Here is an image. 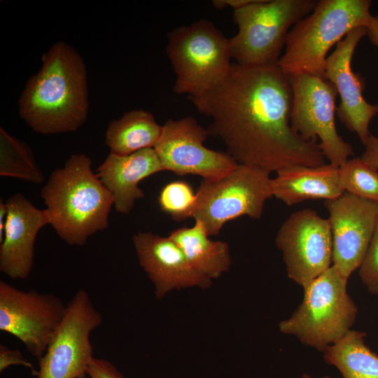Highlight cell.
I'll return each instance as SVG.
<instances>
[{
    "label": "cell",
    "instance_id": "52a82bcc",
    "mask_svg": "<svg viewBox=\"0 0 378 378\" xmlns=\"http://www.w3.org/2000/svg\"><path fill=\"white\" fill-rule=\"evenodd\" d=\"M166 52L176 75L173 90L199 95L227 74L232 62L230 41L212 22L202 19L169 32Z\"/></svg>",
    "mask_w": 378,
    "mask_h": 378
},
{
    "label": "cell",
    "instance_id": "6da1fadb",
    "mask_svg": "<svg viewBox=\"0 0 378 378\" xmlns=\"http://www.w3.org/2000/svg\"><path fill=\"white\" fill-rule=\"evenodd\" d=\"M189 100L211 118L209 135L219 138L238 164L271 173L283 168L325 164L316 142L291 127L292 90L277 64H231L225 76Z\"/></svg>",
    "mask_w": 378,
    "mask_h": 378
},
{
    "label": "cell",
    "instance_id": "30bf717a",
    "mask_svg": "<svg viewBox=\"0 0 378 378\" xmlns=\"http://www.w3.org/2000/svg\"><path fill=\"white\" fill-rule=\"evenodd\" d=\"M102 322L88 293L79 289L66 304L64 317L45 354L36 378H86L93 356L90 334Z\"/></svg>",
    "mask_w": 378,
    "mask_h": 378
},
{
    "label": "cell",
    "instance_id": "1f68e13d",
    "mask_svg": "<svg viewBox=\"0 0 378 378\" xmlns=\"http://www.w3.org/2000/svg\"><path fill=\"white\" fill-rule=\"evenodd\" d=\"M300 378H312V377H310L309 374H304ZM323 378H333V377H331L330 376H325L323 377Z\"/></svg>",
    "mask_w": 378,
    "mask_h": 378
},
{
    "label": "cell",
    "instance_id": "2e32d148",
    "mask_svg": "<svg viewBox=\"0 0 378 378\" xmlns=\"http://www.w3.org/2000/svg\"><path fill=\"white\" fill-rule=\"evenodd\" d=\"M132 241L139 262L155 286L158 298L174 289L211 286V279L197 271L169 237L139 232Z\"/></svg>",
    "mask_w": 378,
    "mask_h": 378
},
{
    "label": "cell",
    "instance_id": "d4e9b609",
    "mask_svg": "<svg viewBox=\"0 0 378 378\" xmlns=\"http://www.w3.org/2000/svg\"><path fill=\"white\" fill-rule=\"evenodd\" d=\"M196 200V192H194L189 183L183 181L167 184L161 190L158 197L160 209L176 221L191 217Z\"/></svg>",
    "mask_w": 378,
    "mask_h": 378
},
{
    "label": "cell",
    "instance_id": "8fae6325",
    "mask_svg": "<svg viewBox=\"0 0 378 378\" xmlns=\"http://www.w3.org/2000/svg\"><path fill=\"white\" fill-rule=\"evenodd\" d=\"M66 307L55 295L20 290L0 281V330L17 337L37 359L47 350Z\"/></svg>",
    "mask_w": 378,
    "mask_h": 378
},
{
    "label": "cell",
    "instance_id": "8992f818",
    "mask_svg": "<svg viewBox=\"0 0 378 378\" xmlns=\"http://www.w3.org/2000/svg\"><path fill=\"white\" fill-rule=\"evenodd\" d=\"M314 0H256L234 10L237 33L229 38L231 57L242 65L277 64L290 29L315 7Z\"/></svg>",
    "mask_w": 378,
    "mask_h": 378
},
{
    "label": "cell",
    "instance_id": "7402d4cb",
    "mask_svg": "<svg viewBox=\"0 0 378 378\" xmlns=\"http://www.w3.org/2000/svg\"><path fill=\"white\" fill-rule=\"evenodd\" d=\"M365 336L364 332L350 330L323 352V359L343 378H378V356L365 344Z\"/></svg>",
    "mask_w": 378,
    "mask_h": 378
},
{
    "label": "cell",
    "instance_id": "4dcf8cb0",
    "mask_svg": "<svg viewBox=\"0 0 378 378\" xmlns=\"http://www.w3.org/2000/svg\"><path fill=\"white\" fill-rule=\"evenodd\" d=\"M7 215L6 203L0 202V242L3 240L4 227Z\"/></svg>",
    "mask_w": 378,
    "mask_h": 378
},
{
    "label": "cell",
    "instance_id": "d6a6232c",
    "mask_svg": "<svg viewBox=\"0 0 378 378\" xmlns=\"http://www.w3.org/2000/svg\"><path fill=\"white\" fill-rule=\"evenodd\" d=\"M86 378H90V377H89L88 376Z\"/></svg>",
    "mask_w": 378,
    "mask_h": 378
},
{
    "label": "cell",
    "instance_id": "7a4b0ae2",
    "mask_svg": "<svg viewBox=\"0 0 378 378\" xmlns=\"http://www.w3.org/2000/svg\"><path fill=\"white\" fill-rule=\"evenodd\" d=\"M41 62L20 97V116L41 134L76 131L86 121L89 110L84 61L74 48L58 41L43 53Z\"/></svg>",
    "mask_w": 378,
    "mask_h": 378
},
{
    "label": "cell",
    "instance_id": "9c48e42d",
    "mask_svg": "<svg viewBox=\"0 0 378 378\" xmlns=\"http://www.w3.org/2000/svg\"><path fill=\"white\" fill-rule=\"evenodd\" d=\"M292 90L290 123L304 139L318 144L324 157L337 167L354 155L352 146L337 133L335 115L337 91L325 78L308 74L286 76Z\"/></svg>",
    "mask_w": 378,
    "mask_h": 378
},
{
    "label": "cell",
    "instance_id": "e0dca14e",
    "mask_svg": "<svg viewBox=\"0 0 378 378\" xmlns=\"http://www.w3.org/2000/svg\"><path fill=\"white\" fill-rule=\"evenodd\" d=\"M7 215L0 245V270L13 279H26L34 258V243L38 231L49 224L45 209H37L17 193L7 199Z\"/></svg>",
    "mask_w": 378,
    "mask_h": 378
},
{
    "label": "cell",
    "instance_id": "3957f363",
    "mask_svg": "<svg viewBox=\"0 0 378 378\" xmlns=\"http://www.w3.org/2000/svg\"><path fill=\"white\" fill-rule=\"evenodd\" d=\"M91 159L73 154L41 190L49 224L70 246H83L108 225L113 197L91 169Z\"/></svg>",
    "mask_w": 378,
    "mask_h": 378
},
{
    "label": "cell",
    "instance_id": "ac0fdd59",
    "mask_svg": "<svg viewBox=\"0 0 378 378\" xmlns=\"http://www.w3.org/2000/svg\"><path fill=\"white\" fill-rule=\"evenodd\" d=\"M162 171L154 148H148L127 155L110 153L97 168V175L111 192L115 211L126 214L136 200L144 197L140 181Z\"/></svg>",
    "mask_w": 378,
    "mask_h": 378
},
{
    "label": "cell",
    "instance_id": "277c9868",
    "mask_svg": "<svg viewBox=\"0 0 378 378\" xmlns=\"http://www.w3.org/2000/svg\"><path fill=\"white\" fill-rule=\"evenodd\" d=\"M369 0H320L289 31L277 65L286 75L308 74L324 78L328 50L372 15Z\"/></svg>",
    "mask_w": 378,
    "mask_h": 378
},
{
    "label": "cell",
    "instance_id": "ba28073f",
    "mask_svg": "<svg viewBox=\"0 0 378 378\" xmlns=\"http://www.w3.org/2000/svg\"><path fill=\"white\" fill-rule=\"evenodd\" d=\"M270 174L256 167L238 164L220 178L203 179L191 218L204 224L209 237L239 217L260 219L266 200L273 196Z\"/></svg>",
    "mask_w": 378,
    "mask_h": 378
},
{
    "label": "cell",
    "instance_id": "4fadbf2b",
    "mask_svg": "<svg viewBox=\"0 0 378 378\" xmlns=\"http://www.w3.org/2000/svg\"><path fill=\"white\" fill-rule=\"evenodd\" d=\"M207 136V130L192 117L168 120L153 148L164 171L178 175L195 174L209 180L237 167V162L226 152L204 146Z\"/></svg>",
    "mask_w": 378,
    "mask_h": 378
},
{
    "label": "cell",
    "instance_id": "5b68a950",
    "mask_svg": "<svg viewBox=\"0 0 378 378\" xmlns=\"http://www.w3.org/2000/svg\"><path fill=\"white\" fill-rule=\"evenodd\" d=\"M347 281L331 265L303 288L302 302L279 323V330L321 352L338 342L351 330L358 314Z\"/></svg>",
    "mask_w": 378,
    "mask_h": 378
},
{
    "label": "cell",
    "instance_id": "7c38bea8",
    "mask_svg": "<svg viewBox=\"0 0 378 378\" xmlns=\"http://www.w3.org/2000/svg\"><path fill=\"white\" fill-rule=\"evenodd\" d=\"M289 279L304 288L332 262V239L328 219L312 209L293 213L281 225L275 239Z\"/></svg>",
    "mask_w": 378,
    "mask_h": 378
},
{
    "label": "cell",
    "instance_id": "f546056e",
    "mask_svg": "<svg viewBox=\"0 0 378 378\" xmlns=\"http://www.w3.org/2000/svg\"><path fill=\"white\" fill-rule=\"evenodd\" d=\"M367 34L370 42L378 47V14L372 15L367 27Z\"/></svg>",
    "mask_w": 378,
    "mask_h": 378
},
{
    "label": "cell",
    "instance_id": "484cf974",
    "mask_svg": "<svg viewBox=\"0 0 378 378\" xmlns=\"http://www.w3.org/2000/svg\"><path fill=\"white\" fill-rule=\"evenodd\" d=\"M358 274L368 290L378 295V219Z\"/></svg>",
    "mask_w": 378,
    "mask_h": 378
},
{
    "label": "cell",
    "instance_id": "4316f807",
    "mask_svg": "<svg viewBox=\"0 0 378 378\" xmlns=\"http://www.w3.org/2000/svg\"><path fill=\"white\" fill-rule=\"evenodd\" d=\"M90 378H124L122 374L110 361L93 357L87 370Z\"/></svg>",
    "mask_w": 378,
    "mask_h": 378
},
{
    "label": "cell",
    "instance_id": "9a60e30c",
    "mask_svg": "<svg viewBox=\"0 0 378 378\" xmlns=\"http://www.w3.org/2000/svg\"><path fill=\"white\" fill-rule=\"evenodd\" d=\"M367 34V27L354 29L340 42L335 50L326 58L324 78L332 83L340 97L336 113L341 122L358 135L365 144L371 135L369 126L378 113V105L368 103L364 98V81L354 73L351 60L360 39Z\"/></svg>",
    "mask_w": 378,
    "mask_h": 378
},
{
    "label": "cell",
    "instance_id": "603a6c76",
    "mask_svg": "<svg viewBox=\"0 0 378 378\" xmlns=\"http://www.w3.org/2000/svg\"><path fill=\"white\" fill-rule=\"evenodd\" d=\"M1 132L0 174L34 183L43 181L44 175L29 146L11 136L2 128Z\"/></svg>",
    "mask_w": 378,
    "mask_h": 378
},
{
    "label": "cell",
    "instance_id": "44dd1931",
    "mask_svg": "<svg viewBox=\"0 0 378 378\" xmlns=\"http://www.w3.org/2000/svg\"><path fill=\"white\" fill-rule=\"evenodd\" d=\"M162 130L153 115L139 109L126 112L111 121L106 132L105 143L110 153L127 155L138 150L154 148Z\"/></svg>",
    "mask_w": 378,
    "mask_h": 378
},
{
    "label": "cell",
    "instance_id": "ffe728a7",
    "mask_svg": "<svg viewBox=\"0 0 378 378\" xmlns=\"http://www.w3.org/2000/svg\"><path fill=\"white\" fill-rule=\"evenodd\" d=\"M168 237L180 247L192 266L210 279L228 270L231 265L228 244L210 239L201 221L195 220L192 227L176 229Z\"/></svg>",
    "mask_w": 378,
    "mask_h": 378
},
{
    "label": "cell",
    "instance_id": "cb8c5ba5",
    "mask_svg": "<svg viewBox=\"0 0 378 378\" xmlns=\"http://www.w3.org/2000/svg\"><path fill=\"white\" fill-rule=\"evenodd\" d=\"M377 171L360 158L349 159L339 167L340 185L344 192L378 203Z\"/></svg>",
    "mask_w": 378,
    "mask_h": 378
},
{
    "label": "cell",
    "instance_id": "f1b7e54d",
    "mask_svg": "<svg viewBox=\"0 0 378 378\" xmlns=\"http://www.w3.org/2000/svg\"><path fill=\"white\" fill-rule=\"evenodd\" d=\"M361 160L373 169L378 170V137L370 135L366 141Z\"/></svg>",
    "mask_w": 378,
    "mask_h": 378
},
{
    "label": "cell",
    "instance_id": "d6986e66",
    "mask_svg": "<svg viewBox=\"0 0 378 378\" xmlns=\"http://www.w3.org/2000/svg\"><path fill=\"white\" fill-rule=\"evenodd\" d=\"M272 188L273 196L288 206L308 200H334L344 193L340 183L339 167L330 163L283 168L272 178Z\"/></svg>",
    "mask_w": 378,
    "mask_h": 378
},
{
    "label": "cell",
    "instance_id": "83f0119b",
    "mask_svg": "<svg viewBox=\"0 0 378 378\" xmlns=\"http://www.w3.org/2000/svg\"><path fill=\"white\" fill-rule=\"evenodd\" d=\"M17 365H22L31 370L32 374L36 375L37 371L32 364L24 358L21 352L17 349H11L4 344L0 345V372L2 373L8 367Z\"/></svg>",
    "mask_w": 378,
    "mask_h": 378
},
{
    "label": "cell",
    "instance_id": "5bb4252c",
    "mask_svg": "<svg viewBox=\"0 0 378 378\" xmlns=\"http://www.w3.org/2000/svg\"><path fill=\"white\" fill-rule=\"evenodd\" d=\"M332 239V265L348 280L359 268L378 219V203L349 192L324 200Z\"/></svg>",
    "mask_w": 378,
    "mask_h": 378
}]
</instances>
